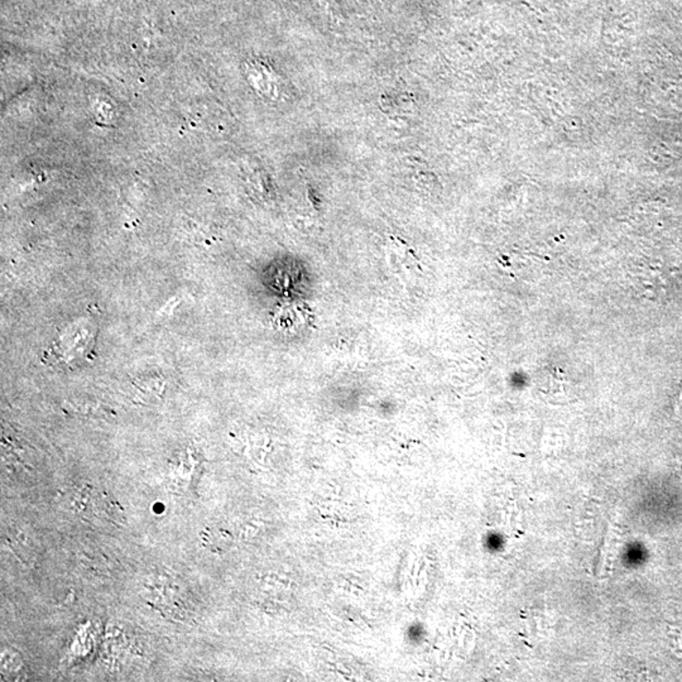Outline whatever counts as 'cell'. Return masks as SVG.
<instances>
[{
	"instance_id": "cell-1",
	"label": "cell",
	"mask_w": 682,
	"mask_h": 682,
	"mask_svg": "<svg viewBox=\"0 0 682 682\" xmlns=\"http://www.w3.org/2000/svg\"><path fill=\"white\" fill-rule=\"evenodd\" d=\"M71 508L77 514L87 520L104 521L107 523H124L122 508L105 491H99L92 485L77 489L71 495Z\"/></svg>"
},
{
	"instance_id": "cell-2",
	"label": "cell",
	"mask_w": 682,
	"mask_h": 682,
	"mask_svg": "<svg viewBox=\"0 0 682 682\" xmlns=\"http://www.w3.org/2000/svg\"><path fill=\"white\" fill-rule=\"evenodd\" d=\"M199 541L206 551L222 553L231 547V537L222 529L206 527L200 532Z\"/></svg>"
},
{
	"instance_id": "cell-3",
	"label": "cell",
	"mask_w": 682,
	"mask_h": 682,
	"mask_svg": "<svg viewBox=\"0 0 682 682\" xmlns=\"http://www.w3.org/2000/svg\"><path fill=\"white\" fill-rule=\"evenodd\" d=\"M8 541L18 555L27 557H32L34 555L33 541L23 529H19L18 527L9 529Z\"/></svg>"
}]
</instances>
